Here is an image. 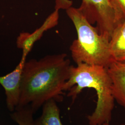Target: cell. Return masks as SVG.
I'll list each match as a JSON object with an SVG mask.
<instances>
[{
  "instance_id": "obj_4",
  "label": "cell",
  "mask_w": 125,
  "mask_h": 125,
  "mask_svg": "<svg viewBox=\"0 0 125 125\" xmlns=\"http://www.w3.org/2000/svg\"><path fill=\"white\" fill-rule=\"evenodd\" d=\"M71 0H55V9H66L72 6ZM91 25L96 24L100 34L110 38L119 23L109 0H82L78 8Z\"/></svg>"
},
{
  "instance_id": "obj_1",
  "label": "cell",
  "mask_w": 125,
  "mask_h": 125,
  "mask_svg": "<svg viewBox=\"0 0 125 125\" xmlns=\"http://www.w3.org/2000/svg\"><path fill=\"white\" fill-rule=\"evenodd\" d=\"M71 66L65 53L49 55L40 60L26 61L17 107L28 106L35 113L49 100L62 101L63 88L69 78Z\"/></svg>"
},
{
  "instance_id": "obj_2",
  "label": "cell",
  "mask_w": 125,
  "mask_h": 125,
  "mask_svg": "<svg viewBox=\"0 0 125 125\" xmlns=\"http://www.w3.org/2000/svg\"><path fill=\"white\" fill-rule=\"evenodd\" d=\"M85 88L94 89L97 95L94 111L88 117L89 125L109 123L115 100L107 68L85 63L78 64L76 67L72 65L69 78L64 85L63 91H69L67 95L74 101Z\"/></svg>"
},
{
  "instance_id": "obj_10",
  "label": "cell",
  "mask_w": 125,
  "mask_h": 125,
  "mask_svg": "<svg viewBox=\"0 0 125 125\" xmlns=\"http://www.w3.org/2000/svg\"><path fill=\"white\" fill-rule=\"evenodd\" d=\"M34 114L31 108L28 106L17 107L11 117L18 125H33Z\"/></svg>"
},
{
  "instance_id": "obj_6",
  "label": "cell",
  "mask_w": 125,
  "mask_h": 125,
  "mask_svg": "<svg viewBox=\"0 0 125 125\" xmlns=\"http://www.w3.org/2000/svg\"><path fill=\"white\" fill-rule=\"evenodd\" d=\"M107 68L115 100L125 108V62L113 60Z\"/></svg>"
},
{
  "instance_id": "obj_7",
  "label": "cell",
  "mask_w": 125,
  "mask_h": 125,
  "mask_svg": "<svg viewBox=\"0 0 125 125\" xmlns=\"http://www.w3.org/2000/svg\"><path fill=\"white\" fill-rule=\"evenodd\" d=\"M58 11L55 10L45 23L40 29L36 30L32 34L27 32H22L19 36L17 40V47L23 50V55L27 56L31 51L34 43L40 38L45 30L55 26L58 22Z\"/></svg>"
},
{
  "instance_id": "obj_3",
  "label": "cell",
  "mask_w": 125,
  "mask_h": 125,
  "mask_svg": "<svg viewBox=\"0 0 125 125\" xmlns=\"http://www.w3.org/2000/svg\"><path fill=\"white\" fill-rule=\"evenodd\" d=\"M65 10L77 34L70 48L74 62L107 67L113 60L110 52V38L100 34L78 8L72 6Z\"/></svg>"
},
{
  "instance_id": "obj_11",
  "label": "cell",
  "mask_w": 125,
  "mask_h": 125,
  "mask_svg": "<svg viewBox=\"0 0 125 125\" xmlns=\"http://www.w3.org/2000/svg\"><path fill=\"white\" fill-rule=\"evenodd\" d=\"M119 25L125 20V0H109Z\"/></svg>"
},
{
  "instance_id": "obj_8",
  "label": "cell",
  "mask_w": 125,
  "mask_h": 125,
  "mask_svg": "<svg viewBox=\"0 0 125 125\" xmlns=\"http://www.w3.org/2000/svg\"><path fill=\"white\" fill-rule=\"evenodd\" d=\"M110 52L114 60L125 62V20L113 31L110 40Z\"/></svg>"
},
{
  "instance_id": "obj_5",
  "label": "cell",
  "mask_w": 125,
  "mask_h": 125,
  "mask_svg": "<svg viewBox=\"0 0 125 125\" xmlns=\"http://www.w3.org/2000/svg\"><path fill=\"white\" fill-rule=\"evenodd\" d=\"M27 56L22 55L20 62L13 71L3 76H0V84L4 89L7 106L13 112L18 106L23 69Z\"/></svg>"
},
{
  "instance_id": "obj_13",
  "label": "cell",
  "mask_w": 125,
  "mask_h": 125,
  "mask_svg": "<svg viewBox=\"0 0 125 125\" xmlns=\"http://www.w3.org/2000/svg\"><path fill=\"white\" fill-rule=\"evenodd\" d=\"M125 125V124H122V125Z\"/></svg>"
},
{
  "instance_id": "obj_12",
  "label": "cell",
  "mask_w": 125,
  "mask_h": 125,
  "mask_svg": "<svg viewBox=\"0 0 125 125\" xmlns=\"http://www.w3.org/2000/svg\"><path fill=\"white\" fill-rule=\"evenodd\" d=\"M109 125V123H107V122H105V123H103L102 124H101V125Z\"/></svg>"
},
{
  "instance_id": "obj_9",
  "label": "cell",
  "mask_w": 125,
  "mask_h": 125,
  "mask_svg": "<svg viewBox=\"0 0 125 125\" xmlns=\"http://www.w3.org/2000/svg\"><path fill=\"white\" fill-rule=\"evenodd\" d=\"M33 125H63L57 102L51 100L45 103L40 116L34 120Z\"/></svg>"
}]
</instances>
